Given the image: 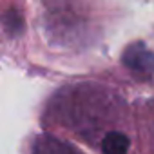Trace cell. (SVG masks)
Here are the masks:
<instances>
[{"mask_svg":"<svg viewBox=\"0 0 154 154\" xmlns=\"http://www.w3.org/2000/svg\"><path fill=\"white\" fill-rule=\"evenodd\" d=\"M123 63L141 78H149L154 74V53L149 47H145V44L141 42L131 44L125 49Z\"/></svg>","mask_w":154,"mask_h":154,"instance_id":"obj_1","label":"cell"},{"mask_svg":"<svg viewBox=\"0 0 154 154\" xmlns=\"http://www.w3.org/2000/svg\"><path fill=\"white\" fill-rule=\"evenodd\" d=\"M129 150V138L123 132H107L102 140V152L103 154H127Z\"/></svg>","mask_w":154,"mask_h":154,"instance_id":"obj_2","label":"cell"},{"mask_svg":"<svg viewBox=\"0 0 154 154\" xmlns=\"http://www.w3.org/2000/svg\"><path fill=\"white\" fill-rule=\"evenodd\" d=\"M2 22H4V27L9 33H13V35H17V33L22 31V17L15 9H9L8 13H4L2 15Z\"/></svg>","mask_w":154,"mask_h":154,"instance_id":"obj_3","label":"cell"}]
</instances>
